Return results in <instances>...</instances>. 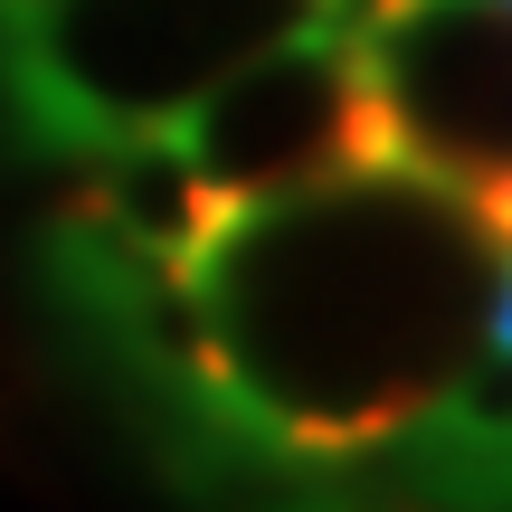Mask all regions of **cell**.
I'll return each instance as SVG.
<instances>
[{"mask_svg":"<svg viewBox=\"0 0 512 512\" xmlns=\"http://www.w3.org/2000/svg\"><path fill=\"white\" fill-rule=\"evenodd\" d=\"M484 266H503V247L475 209L399 162L238 209L190 275L219 342V418L294 446L399 437L465 370Z\"/></svg>","mask_w":512,"mask_h":512,"instance_id":"1","label":"cell"},{"mask_svg":"<svg viewBox=\"0 0 512 512\" xmlns=\"http://www.w3.org/2000/svg\"><path fill=\"white\" fill-rule=\"evenodd\" d=\"M323 19V0H38L0 19V76L48 143L171 133L266 38Z\"/></svg>","mask_w":512,"mask_h":512,"instance_id":"2","label":"cell"},{"mask_svg":"<svg viewBox=\"0 0 512 512\" xmlns=\"http://www.w3.org/2000/svg\"><path fill=\"white\" fill-rule=\"evenodd\" d=\"M171 143L190 152V171L228 209L304 200V190H332L351 171H380L389 133H380V95H370V67H361V29L304 19V29L266 38L219 86L190 95Z\"/></svg>","mask_w":512,"mask_h":512,"instance_id":"3","label":"cell"},{"mask_svg":"<svg viewBox=\"0 0 512 512\" xmlns=\"http://www.w3.org/2000/svg\"><path fill=\"white\" fill-rule=\"evenodd\" d=\"M389 162L475 209L512 256V0H399L361 19Z\"/></svg>","mask_w":512,"mask_h":512,"instance_id":"4","label":"cell"},{"mask_svg":"<svg viewBox=\"0 0 512 512\" xmlns=\"http://www.w3.org/2000/svg\"><path fill=\"white\" fill-rule=\"evenodd\" d=\"M95 152H105L95 162V190H86L95 228L124 238L133 256H152V266H171V275H200L238 209L190 171V152L171 133H124V143H95Z\"/></svg>","mask_w":512,"mask_h":512,"instance_id":"5","label":"cell"},{"mask_svg":"<svg viewBox=\"0 0 512 512\" xmlns=\"http://www.w3.org/2000/svg\"><path fill=\"white\" fill-rule=\"evenodd\" d=\"M484 323H494V351H512V256H503V294H494V313H484Z\"/></svg>","mask_w":512,"mask_h":512,"instance_id":"6","label":"cell"},{"mask_svg":"<svg viewBox=\"0 0 512 512\" xmlns=\"http://www.w3.org/2000/svg\"><path fill=\"white\" fill-rule=\"evenodd\" d=\"M380 10H399V0H323V19H342V29H361V19H380Z\"/></svg>","mask_w":512,"mask_h":512,"instance_id":"7","label":"cell"},{"mask_svg":"<svg viewBox=\"0 0 512 512\" xmlns=\"http://www.w3.org/2000/svg\"><path fill=\"white\" fill-rule=\"evenodd\" d=\"M19 10H38V0H0V19H19Z\"/></svg>","mask_w":512,"mask_h":512,"instance_id":"8","label":"cell"}]
</instances>
